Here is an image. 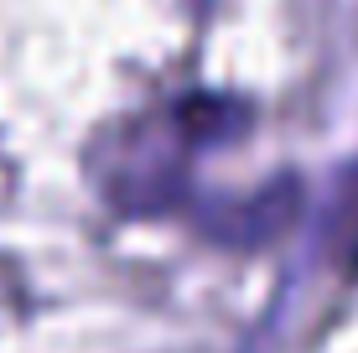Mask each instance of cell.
I'll list each match as a JSON object with an SVG mask.
<instances>
[{"label": "cell", "mask_w": 358, "mask_h": 353, "mask_svg": "<svg viewBox=\"0 0 358 353\" xmlns=\"http://www.w3.org/2000/svg\"><path fill=\"white\" fill-rule=\"evenodd\" d=\"M353 260H358V234H353Z\"/></svg>", "instance_id": "cell-1"}]
</instances>
